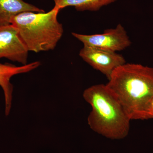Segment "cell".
<instances>
[{"label":"cell","instance_id":"cell-1","mask_svg":"<svg viewBox=\"0 0 153 153\" xmlns=\"http://www.w3.org/2000/svg\"><path fill=\"white\" fill-rule=\"evenodd\" d=\"M130 120L150 119L153 98V67L125 63L113 72L106 84Z\"/></svg>","mask_w":153,"mask_h":153},{"label":"cell","instance_id":"cell-2","mask_svg":"<svg viewBox=\"0 0 153 153\" xmlns=\"http://www.w3.org/2000/svg\"><path fill=\"white\" fill-rule=\"evenodd\" d=\"M83 97L91 107L87 120L92 130L111 140L127 137L130 119L106 84H97L86 88Z\"/></svg>","mask_w":153,"mask_h":153},{"label":"cell","instance_id":"cell-3","mask_svg":"<svg viewBox=\"0 0 153 153\" xmlns=\"http://www.w3.org/2000/svg\"><path fill=\"white\" fill-rule=\"evenodd\" d=\"M60 11L55 6L47 13L23 12L13 18L11 24L18 30L29 52L55 49L63 33V25L57 20Z\"/></svg>","mask_w":153,"mask_h":153},{"label":"cell","instance_id":"cell-4","mask_svg":"<svg viewBox=\"0 0 153 153\" xmlns=\"http://www.w3.org/2000/svg\"><path fill=\"white\" fill-rule=\"evenodd\" d=\"M71 34L82 42L84 46L109 52L122 51L131 44L126 31L120 24L114 29L105 30L102 34L87 35L72 33Z\"/></svg>","mask_w":153,"mask_h":153},{"label":"cell","instance_id":"cell-5","mask_svg":"<svg viewBox=\"0 0 153 153\" xmlns=\"http://www.w3.org/2000/svg\"><path fill=\"white\" fill-rule=\"evenodd\" d=\"M29 52L13 25L0 26V59L6 58L26 65Z\"/></svg>","mask_w":153,"mask_h":153},{"label":"cell","instance_id":"cell-6","mask_svg":"<svg viewBox=\"0 0 153 153\" xmlns=\"http://www.w3.org/2000/svg\"><path fill=\"white\" fill-rule=\"evenodd\" d=\"M79 55L94 69L104 74L108 79L117 68L126 63L123 56L116 52L94 47L84 46L80 50Z\"/></svg>","mask_w":153,"mask_h":153},{"label":"cell","instance_id":"cell-7","mask_svg":"<svg viewBox=\"0 0 153 153\" xmlns=\"http://www.w3.org/2000/svg\"><path fill=\"white\" fill-rule=\"evenodd\" d=\"M41 62L35 61L26 65L16 66L10 63H0V86L2 88L5 101V114L8 116L10 111L13 96V85L10 82L12 76L17 74L27 73L38 68Z\"/></svg>","mask_w":153,"mask_h":153},{"label":"cell","instance_id":"cell-8","mask_svg":"<svg viewBox=\"0 0 153 153\" xmlns=\"http://www.w3.org/2000/svg\"><path fill=\"white\" fill-rule=\"evenodd\" d=\"M25 12L44 13L45 11L24 0H0V26L10 25L13 17Z\"/></svg>","mask_w":153,"mask_h":153},{"label":"cell","instance_id":"cell-9","mask_svg":"<svg viewBox=\"0 0 153 153\" xmlns=\"http://www.w3.org/2000/svg\"><path fill=\"white\" fill-rule=\"evenodd\" d=\"M55 7L61 10L73 7L78 11H96L117 0H53Z\"/></svg>","mask_w":153,"mask_h":153},{"label":"cell","instance_id":"cell-10","mask_svg":"<svg viewBox=\"0 0 153 153\" xmlns=\"http://www.w3.org/2000/svg\"><path fill=\"white\" fill-rule=\"evenodd\" d=\"M149 114L150 118L153 119V98L150 104L149 108Z\"/></svg>","mask_w":153,"mask_h":153}]
</instances>
